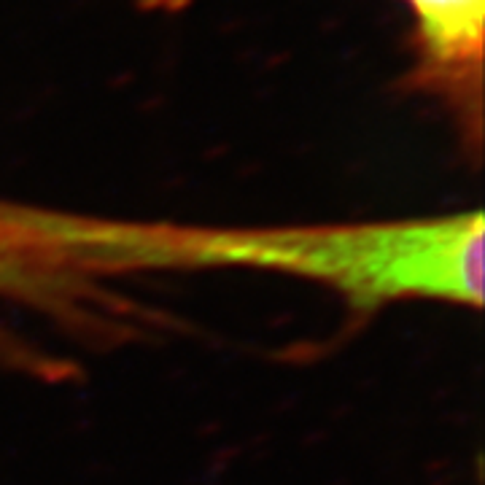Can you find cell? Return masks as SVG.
<instances>
[{
	"label": "cell",
	"mask_w": 485,
	"mask_h": 485,
	"mask_svg": "<svg viewBox=\"0 0 485 485\" xmlns=\"http://www.w3.org/2000/svg\"><path fill=\"white\" fill-rule=\"evenodd\" d=\"M84 256L127 264H241L319 281L372 311L400 300L480 308L483 216L445 213L356 227L138 230L79 227Z\"/></svg>",
	"instance_id": "obj_1"
},
{
	"label": "cell",
	"mask_w": 485,
	"mask_h": 485,
	"mask_svg": "<svg viewBox=\"0 0 485 485\" xmlns=\"http://www.w3.org/2000/svg\"><path fill=\"white\" fill-rule=\"evenodd\" d=\"M412 19L410 84L434 97L461 141L480 149L485 97V0H402Z\"/></svg>",
	"instance_id": "obj_2"
}]
</instances>
